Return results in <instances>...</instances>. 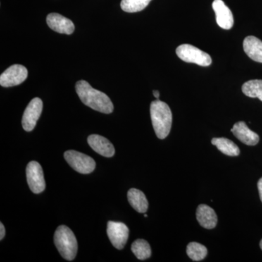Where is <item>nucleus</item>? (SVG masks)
<instances>
[{"instance_id": "25", "label": "nucleus", "mask_w": 262, "mask_h": 262, "mask_svg": "<svg viewBox=\"0 0 262 262\" xmlns=\"http://www.w3.org/2000/svg\"><path fill=\"white\" fill-rule=\"evenodd\" d=\"M260 247H261V249L262 250V239L261 241V242H260Z\"/></svg>"}, {"instance_id": "20", "label": "nucleus", "mask_w": 262, "mask_h": 262, "mask_svg": "<svg viewBox=\"0 0 262 262\" xmlns=\"http://www.w3.org/2000/svg\"><path fill=\"white\" fill-rule=\"evenodd\" d=\"M188 256L194 261H200L204 259L208 255L206 246L198 243L192 242L188 244L187 247Z\"/></svg>"}, {"instance_id": "21", "label": "nucleus", "mask_w": 262, "mask_h": 262, "mask_svg": "<svg viewBox=\"0 0 262 262\" xmlns=\"http://www.w3.org/2000/svg\"><path fill=\"white\" fill-rule=\"evenodd\" d=\"M151 0H122V10L126 13H137L145 9Z\"/></svg>"}, {"instance_id": "4", "label": "nucleus", "mask_w": 262, "mask_h": 262, "mask_svg": "<svg viewBox=\"0 0 262 262\" xmlns=\"http://www.w3.org/2000/svg\"><path fill=\"white\" fill-rule=\"evenodd\" d=\"M177 55L183 61L196 63L202 67H208L211 64V57L199 48L192 45H181L177 48Z\"/></svg>"}, {"instance_id": "1", "label": "nucleus", "mask_w": 262, "mask_h": 262, "mask_svg": "<svg viewBox=\"0 0 262 262\" xmlns=\"http://www.w3.org/2000/svg\"><path fill=\"white\" fill-rule=\"evenodd\" d=\"M75 89L79 98L86 106L99 113H113L114 105L107 95L94 89L87 81H78Z\"/></svg>"}, {"instance_id": "3", "label": "nucleus", "mask_w": 262, "mask_h": 262, "mask_svg": "<svg viewBox=\"0 0 262 262\" xmlns=\"http://www.w3.org/2000/svg\"><path fill=\"white\" fill-rule=\"evenodd\" d=\"M54 244L61 256L68 261L75 259L77 253V241L73 232L68 227L59 226L54 235Z\"/></svg>"}, {"instance_id": "17", "label": "nucleus", "mask_w": 262, "mask_h": 262, "mask_svg": "<svg viewBox=\"0 0 262 262\" xmlns=\"http://www.w3.org/2000/svg\"><path fill=\"white\" fill-rule=\"evenodd\" d=\"M211 143L213 145L216 146L217 149L221 152L228 156L235 157L239 155L238 146L228 139L226 138H214L212 139Z\"/></svg>"}, {"instance_id": "9", "label": "nucleus", "mask_w": 262, "mask_h": 262, "mask_svg": "<svg viewBox=\"0 0 262 262\" xmlns=\"http://www.w3.org/2000/svg\"><path fill=\"white\" fill-rule=\"evenodd\" d=\"M43 103L39 98H33L24 111L22 117V126L26 131L34 130L41 114H42Z\"/></svg>"}, {"instance_id": "22", "label": "nucleus", "mask_w": 262, "mask_h": 262, "mask_svg": "<svg viewBox=\"0 0 262 262\" xmlns=\"http://www.w3.org/2000/svg\"><path fill=\"white\" fill-rule=\"evenodd\" d=\"M257 186L258 192H259L260 199H261L262 202V177L258 180Z\"/></svg>"}, {"instance_id": "23", "label": "nucleus", "mask_w": 262, "mask_h": 262, "mask_svg": "<svg viewBox=\"0 0 262 262\" xmlns=\"http://www.w3.org/2000/svg\"><path fill=\"white\" fill-rule=\"evenodd\" d=\"M0 239H3L4 238L5 235V229L4 225H3V223H0Z\"/></svg>"}, {"instance_id": "10", "label": "nucleus", "mask_w": 262, "mask_h": 262, "mask_svg": "<svg viewBox=\"0 0 262 262\" xmlns=\"http://www.w3.org/2000/svg\"><path fill=\"white\" fill-rule=\"evenodd\" d=\"M213 9L215 13L217 24L221 28L229 30L233 27L234 18L232 11L222 0L213 2Z\"/></svg>"}, {"instance_id": "18", "label": "nucleus", "mask_w": 262, "mask_h": 262, "mask_svg": "<svg viewBox=\"0 0 262 262\" xmlns=\"http://www.w3.org/2000/svg\"><path fill=\"white\" fill-rule=\"evenodd\" d=\"M131 251L139 260H145L151 256V251L149 244L144 239H136L131 246Z\"/></svg>"}, {"instance_id": "8", "label": "nucleus", "mask_w": 262, "mask_h": 262, "mask_svg": "<svg viewBox=\"0 0 262 262\" xmlns=\"http://www.w3.org/2000/svg\"><path fill=\"white\" fill-rule=\"evenodd\" d=\"M107 234L114 247L122 250L128 239L129 229L122 222L110 221L107 224Z\"/></svg>"}, {"instance_id": "19", "label": "nucleus", "mask_w": 262, "mask_h": 262, "mask_svg": "<svg viewBox=\"0 0 262 262\" xmlns=\"http://www.w3.org/2000/svg\"><path fill=\"white\" fill-rule=\"evenodd\" d=\"M243 93L250 98H258L262 101V80H253L245 82L242 87Z\"/></svg>"}, {"instance_id": "16", "label": "nucleus", "mask_w": 262, "mask_h": 262, "mask_svg": "<svg viewBox=\"0 0 262 262\" xmlns=\"http://www.w3.org/2000/svg\"><path fill=\"white\" fill-rule=\"evenodd\" d=\"M127 200L130 206L139 213H144L147 211L149 203L146 199L145 194L139 189H129L127 192Z\"/></svg>"}, {"instance_id": "24", "label": "nucleus", "mask_w": 262, "mask_h": 262, "mask_svg": "<svg viewBox=\"0 0 262 262\" xmlns=\"http://www.w3.org/2000/svg\"><path fill=\"white\" fill-rule=\"evenodd\" d=\"M153 95H154V96L155 98H157V99H158L160 97V92L158 91H153Z\"/></svg>"}, {"instance_id": "15", "label": "nucleus", "mask_w": 262, "mask_h": 262, "mask_svg": "<svg viewBox=\"0 0 262 262\" xmlns=\"http://www.w3.org/2000/svg\"><path fill=\"white\" fill-rule=\"evenodd\" d=\"M245 53L254 61L262 63V41L254 36H248L244 41Z\"/></svg>"}, {"instance_id": "6", "label": "nucleus", "mask_w": 262, "mask_h": 262, "mask_svg": "<svg viewBox=\"0 0 262 262\" xmlns=\"http://www.w3.org/2000/svg\"><path fill=\"white\" fill-rule=\"evenodd\" d=\"M27 178L29 187L34 194H39L46 189V181L40 164L31 161L27 167Z\"/></svg>"}, {"instance_id": "2", "label": "nucleus", "mask_w": 262, "mask_h": 262, "mask_svg": "<svg viewBox=\"0 0 262 262\" xmlns=\"http://www.w3.org/2000/svg\"><path fill=\"white\" fill-rule=\"evenodd\" d=\"M150 115L155 134L164 139L170 134L173 121L171 110L166 103L157 100L150 105Z\"/></svg>"}, {"instance_id": "11", "label": "nucleus", "mask_w": 262, "mask_h": 262, "mask_svg": "<svg viewBox=\"0 0 262 262\" xmlns=\"http://www.w3.org/2000/svg\"><path fill=\"white\" fill-rule=\"evenodd\" d=\"M46 21L50 28L60 34L70 35L75 32L73 22L58 13H50L47 16Z\"/></svg>"}, {"instance_id": "7", "label": "nucleus", "mask_w": 262, "mask_h": 262, "mask_svg": "<svg viewBox=\"0 0 262 262\" xmlns=\"http://www.w3.org/2000/svg\"><path fill=\"white\" fill-rule=\"evenodd\" d=\"M28 70L20 64L11 66L0 76V84L4 88L13 87L27 80Z\"/></svg>"}, {"instance_id": "5", "label": "nucleus", "mask_w": 262, "mask_h": 262, "mask_svg": "<svg viewBox=\"0 0 262 262\" xmlns=\"http://www.w3.org/2000/svg\"><path fill=\"white\" fill-rule=\"evenodd\" d=\"M64 158L67 163L80 173H91L96 168V162L92 158L75 150L66 151Z\"/></svg>"}, {"instance_id": "14", "label": "nucleus", "mask_w": 262, "mask_h": 262, "mask_svg": "<svg viewBox=\"0 0 262 262\" xmlns=\"http://www.w3.org/2000/svg\"><path fill=\"white\" fill-rule=\"evenodd\" d=\"M196 216L200 225L203 228H215L218 222V217L214 210L207 205L201 204L196 208Z\"/></svg>"}, {"instance_id": "12", "label": "nucleus", "mask_w": 262, "mask_h": 262, "mask_svg": "<svg viewBox=\"0 0 262 262\" xmlns=\"http://www.w3.org/2000/svg\"><path fill=\"white\" fill-rule=\"evenodd\" d=\"M231 131L238 140L246 145L255 146L259 141L258 134L250 130L245 122L241 121L234 124Z\"/></svg>"}, {"instance_id": "13", "label": "nucleus", "mask_w": 262, "mask_h": 262, "mask_svg": "<svg viewBox=\"0 0 262 262\" xmlns=\"http://www.w3.org/2000/svg\"><path fill=\"white\" fill-rule=\"evenodd\" d=\"M88 142L93 149L98 154L106 158H112L115 153V147L111 142L103 136L91 135L88 138Z\"/></svg>"}]
</instances>
